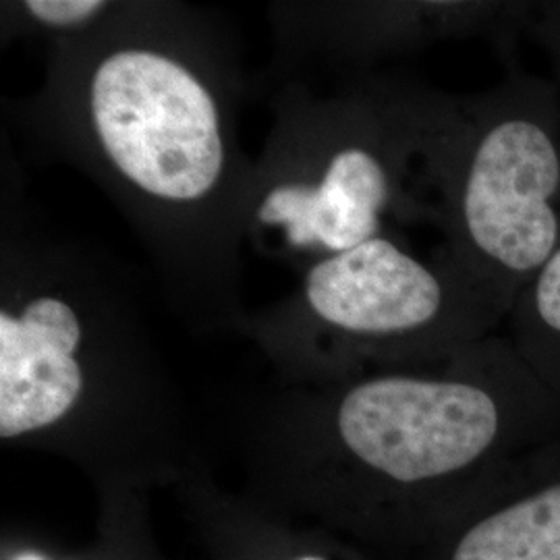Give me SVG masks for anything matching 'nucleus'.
Here are the masks:
<instances>
[{
  "label": "nucleus",
  "instance_id": "1a4fd4ad",
  "mask_svg": "<svg viewBox=\"0 0 560 560\" xmlns=\"http://www.w3.org/2000/svg\"><path fill=\"white\" fill-rule=\"evenodd\" d=\"M122 0H13L0 4L2 42L36 40L46 46L83 38L113 20Z\"/></svg>",
  "mask_w": 560,
  "mask_h": 560
},
{
  "label": "nucleus",
  "instance_id": "7ed1b4c3",
  "mask_svg": "<svg viewBox=\"0 0 560 560\" xmlns=\"http://www.w3.org/2000/svg\"><path fill=\"white\" fill-rule=\"evenodd\" d=\"M432 365V363H430ZM340 453L399 494H451L465 509L560 430V395L494 335L434 368L351 382L330 409Z\"/></svg>",
  "mask_w": 560,
  "mask_h": 560
},
{
  "label": "nucleus",
  "instance_id": "20e7f679",
  "mask_svg": "<svg viewBox=\"0 0 560 560\" xmlns=\"http://www.w3.org/2000/svg\"><path fill=\"white\" fill-rule=\"evenodd\" d=\"M256 161L245 243L268 260L307 266L421 224L409 148L372 73L279 81Z\"/></svg>",
  "mask_w": 560,
  "mask_h": 560
},
{
  "label": "nucleus",
  "instance_id": "f8f14e48",
  "mask_svg": "<svg viewBox=\"0 0 560 560\" xmlns=\"http://www.w3.org/2000/svg\"><path fill=\"white\" fill-rule=\"evenodd\" d=\"M298 560H322V559H318V557H303V559H298Z\"/></svg>",
  "mask_w": 560,
  "mask_h": 560
},
{
  "label": "nucleus",
  "instance_id": "39448f33",
  "mask_svg": "<svg viewBox=\"0 0 560 560\" xmlns=\"http://www.w3.org/2000/svg\"><path fill=\"white\" fill-rule=\"evenodd\" d=\"M509 312L444 247L421 258L384 233L307 266L295 291L247 312L237 330L289 363L418 368L494 337Z\"/></svg>",
  "mask_w": 560,
  "mask_h": 560
},
{
  "label": "nucleus",
  "instance_id": "f257e3e1",
  "mask_svg": "<svg viewBox=\"0 0 560 560\" xmlns=\"http://www.w3.org/2000/svg\"><path fill=\"white\" fill-rule=\"evenodd\" d=\"M245 78L221 15L122 0L101 30L50 44L40 88L4 102L30 148L117 206L185 326L237 330L256 161L240 140Z\"/></svg>",
  "mask_w": 560,
  "mask_h": 560
},
{
  "label": "nucleus",
  "instance_id": "0eeeda50",
  "mask_svg": "<svg viewBox=\"0 0 560 560\" xmlns=\"http://www.w3.org/2000/svg\"><path fill=\"white\" fill-rule=\"evenodd\" d=\"M463 511L441 560H560V430Z\"/></svg>",
  "mask_w": 560,
  "mask_h": 560
},
{
  "label": "nucleus",
  "instance_id": "423d86ee",
  "mask_svg": "<svg viewBox=\"0 0 560 560\" xmlns=\"http://www.w3.org/2000/svg\"><path fill=\"white\" fill-rule=\"evenodd\" d=\"M536 2L368 0L275 2L268 7L275 55L268 81L376 71L434 44L467 38L511 50Z\"/></svg>",
  "mask_w": 560,
  "mask_h": 560
},
{
  "label": "nucleus",
  "instance_id": "f03ea898",
  "mask_svg": "<svg viewBox=\"0 0 560 560\" xmlns=\"http://www.w3.org/2000/svg\"><path fill=\"white\" fill-rule=\"evenodd\" d=\"M409 148L411 196L441 247L502 300L560 247V106L550 78L509 75L480 94L370 71Z\"/></svg>",
  "mask_w": 560,
  "mask_h": 560
},
{
  "label": "nucleus",
  "instance_id": "6e6552de",
  "mask_svg": "<svg viewBox=\"0 0 560 560\" xmlns=\"http://www.w3.org/2000/svg\"><path fill=\"white\" fill-rule=\"evenodd\" d=\"M506 339L560 395V247L517 293L506 318Z\"/></svg>",
  "mask_w": 560,
  "mask_h": 560
},
{
  "label": "nucleus",
  "instance_id": "9d476101",
  "mask_svg": "<svg viewBox=\"0 0 560 560\" xmlns=\"http://www.w3.org/2000/svg\"><path fill=\"white\" fill-rule=\"evenodd\" d=\"M532 34L548 57V65L552 71V83L559 94L560 106V0L552 2H536V11L529 23Z\"/></svg>",
  "mask_w": 560,
  "mask_h": 560
},
{
  "label": "nucleus",
  "instance_id": "9b49d317",
  "mask_svg": "<svg viewBox=\"0 0 560 560\" xmlns=\"http://www.w3.org/2000/svg\"><path fill=\"white\" fill-rule=\"evenodd\" d=\"M13 560H46L38 552H23L20 557H15Z\"/></svg>",
  "mask_w": 560,
  "mask_h": 560
}]
</instances>
